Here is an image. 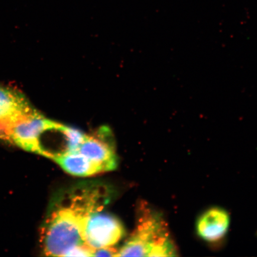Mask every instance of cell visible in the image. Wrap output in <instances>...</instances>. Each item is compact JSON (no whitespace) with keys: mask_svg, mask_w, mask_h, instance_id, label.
<instances>
[{"mask_svg":"<svg viewBox=\"0 0 257 257\" xmlns=\"http://www.w3.org/2000/svg\"><path fill=\"white\" fill-rule=\"evenodd\" d=\"M118 250L119 249L115 248V246L96 249L93 256H118Z\"/></svg>","mask_w":257,"mask_h":257,"instance_id":"cell-9","label":"cell"},{"mask_svg":"<svg viewBox=\"0 0 257 257\" xmlns=\"http://www.w3.org/2000/svg\"><path fill=\"white\" fill-rule=\"evenodd\" d=\"M101 130L98 136H86L78 152L91 162L101 166L104 172L112 171L117 166V158L113 144L107 140L109 131Z\"/></svg>","mask_w":257,"mask_h":257,"instance_id":"cell-5","label":"cell"},{"mask_svg":"<svg viewBox=\"0 0 257 257\" xmlns=\"http://www.w3.org/2000/svg\"><path fill=\"white\" fill-rule=\"evenodd\" d=\"M55 162L64 171L73 176H91L104 172L101 166L91 162L76 151L61 157Z\"/></svg>","mask_w":257,"mask_h":257,"instance_id":"cell-8","label":"cell"},{"mask_svg":"<svg viewBox=\"0 0 257 257\" xmlns=\"http://www.w3.org/2000/svg\"><path fill=\"white\" fill-rule=\"evenodd\" d=\"M110 194L104 185L85 183L64 193L54 202L41 227L44 254L69 256L73 250L88 246L83 238L86 221L103 210Z\"/></svg>","mask_w":257,"mask_h":257,"instance_id":"cell-1","label":"cell"},{"mask_svg":"<svg viewBox=\"0 0 257 257\" xmlns=\"http://www.w3.org/2000/svg\"><path fill=\"white\" fill-rule=\"evenodd\" d=\"M136 226L118 256H175L177 249L161 215L141 204Z\"/></svg>","mask_w":257,"mask_h":257,"instance_id":"cell-2","label":"cell"},{"mask_svg":"<svg viewBox=\"0 0 257 257\" xmlns=\"http://www.w3.org/2000/svg\"><path fill=\"white\" fill-rule=\"evenodd\" d=\"M35 110L21 92L0 86V139L9 127Z\"/></svg>","mask_w":257,"mask_h":257,"instance_id":"cell-6","label":"cell"},{"mask_svg":"<svg viewBox=\"0 0 257 257\" xmlns=\"http://www.w3.org/2000/svg\"><path fill=\"white\" fill-rule=\"evenodd\" d=\"M124 234L123 225L117 218L99 210L94 212L88 217L85 224L83 238L86 245L95 250L114 246Z\"/></svg>","mask_w":257,"mask_h":257,"instance_id":"cell-4","label":"cell"},{"mask_svg":"<svg viewBox=\"0 0 257 257\" xmlns=\"http://www.w3.org/2000/svg\"><path fill=\"white\" fill-rule=\"evenodd\" d=\"M86 135L48 120L37 138L33 153L56 160L78 150Z\"/></svg>","mask_w":257,"mask_h":257,"instance_id":"cell-3","label":"cell"},{"mask_svg":"<svg viewBox=\"0 0 257 257\" xmlns=\"http://www.w3.org/2000/svg\"><path fill=\"white\" fill-rule=\"evenodd\" d=\"M230 221L229 214L224 209L211 208L198 218L196 231L201 239L207 242H216L226 235Z\"/></svg>","mask_w":257,"mask_h":257,"instance_id":"cell-7","label":"cell"}]
</instances>
